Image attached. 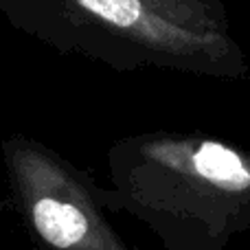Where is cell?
Listing matches in <instances>:
<instances>
[{
	"instance_id": "obj_4",
	"label": "cell",
	"mask_w": 250,
	"mask_h": 250,
	"mask_svg": "<svg viewBox=\"0 0 250 250\" xmlns=\"http://www.w3.org/2000/svg\"><path fill=\"white\" fill-rule=\"evenodd\" d=\"M156 13L182 29L204 35H233L222 0H145Z\"/></svg>"
},
{
	"instance_id": "obj_3",
	"label": "cell",
	"mask_w": 250,
	"mask_h": 250,
	"mask_svg": "<svg viewBox=\"0 0 250 250\" xmlns=\"http://www.w3.org/2000/svg\"><path fill=\"white\" fill-rule=\"evenodd\" d=\"M0 151L13 208L40 250H132L77 165L24 134L2 138Z\"/></svg>"
},
{
	"instance_id": "obj_2",
	"label": "cell",
	"mask_w": 250,
	"mask_h": 250,
	"mask_svg": "<svg viewBox=\"0 0 250 250\" xmlns=\"http://www.w3.org/2000/svg\"><path fill=\"white\" fill-rule=\"evenodd\" d=\"M0 16L53 51L119 73L158 68L229 82L248 75L233 35L182 29L145 0H0Z\"/></svg>"
},
{
	"instance_id": "obj_1",
	"label": "cell",
	"mask_w": 250,
	"mask_h": 250,
	"mask_svg": "<svg viewBox=\"0 0 250 250\" xmlns=\"http://www.w3.org/2000/svg\"><path fill=\"white\" fill-rule=\"evenodd\" d=\"M108 211L151 230L165 250H224L250 226V154L198 132H141L110 145Z\"/></svg>"
}]
</instances>
